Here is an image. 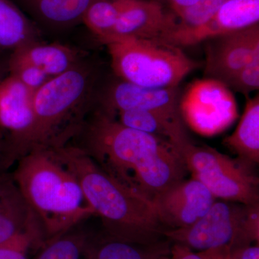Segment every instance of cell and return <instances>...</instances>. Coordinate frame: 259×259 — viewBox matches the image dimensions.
I'll list each match as a JSON object with an SVG mask.
<instances>
[{
    "label": "cell",
    "mask_w": 259,
    "mask_h": 259,
    "mask_svg": "<svg viewBox=\"0 0 259 259\" xmlns=\"http://www.w3.org/2000/svg\"><path fill=\"white\" fill-rule=\"evenodd\" d=\"M9 56L8 54H0V82L9 75Z\"/></svg>",
    "instance_id": "obj_31"
},
{
    "label": "cell",
    "mask_w": 259,
    "mask_h": 259,
    "mask_svg": "<svg viewBox=\"0 0 259 259\" xmlns=\"http://www.w3.org/2000/svg\"><path fill=\"white\" fill-rule=\"evenodd\" d=\"M47 241L45 231L38 218L25 230L0 243V259H30Z\"/></svg>",
    "instance_id": "obj_24"
},
{
    "label": "cell",
    "mask_w": 259,
    "mask_h": 259,
    "mask_svg": "<svg viewBox=\"0 0 259 259\" xmlns=\"http://www.w3.org/2000/svg\"><path fill=\"white\" fill-rule=\"evenodd\" d=\"M51 148L77 178L85 198L95 215L101 218L107 235L138 244H153L166 239V229L151 202L114 180L75 145L69 143Z\"/></svg>",
    "instance_id": "obj_2"
},
{
    "label": "cell",
    "mask_w": 259,
    "mask_h": 259,
    "mask_svg": "<svg viewBox=\"0 0 259 259\" xmlns=\"http://www.w3.org/2000/svg\"><path fill=\"white\" fill-rule=\"evenodd\" d=\"M228 0H198L195 4L177 15V27L174 31L188 30L203 25Z\"/></svg>",
    "instance_id": "obj_25"
},
{
    "label": "cell",
    "mask_w": 259,
    "mask_h": 259,
    "mask_svg": "<svg viewBox=\"0 0 259 259\" xmlns=\"http://www.w3.org/2000/svg\"><path fill=\"white\" fill-rule=\"evenodd\" d=\"M171 243L164 239L153 244L121 241L104 232L90 236L81 259H158L169 255Z\"/></svg>",
    "instance_id": "obj_16"
},
{
    "label": "cell",
    "mask_w": 259,
    "mask_h": 259,
    "mask_svg": "<svg viewBox=\"0 0 259 259\" xmlns=\"http://www.w3.org/2000/svg\"><path fill=\"white\" fill-rule=\"evenodd\" d=\"M113 116L126 127L168 140L175 144L181 152L185 146L192 142L185 123L175 122L156 112L130 110L117 112Z\"/></svg>",
    "instance_id": "obj_18"
},
{
    "label": "cell",
    "mask_w": 259,
    "mask_h": 259,
    "mask_svg": "<svg viewBox=\"0 0 259 259\" xmlns=\"http://www.w3.org/2000/svg\"><path fill=\"white\" fill-rule=\"evenodd\" d=\"M105 46L117 77L144 88H178L200 66L181 48L161 40L122 37Z\"/></svg>",
    "instance_id": "obj_5"
},
{
    "label": "cell",
    "mask_w": 259,
    "mask_h": 259,
    "mask_svg": "<svg viewBox=\"0 0 259 259\" xmlns=\"http://www.w3.org/2000/svg\"><path fill=\"white\" fill-rule=\"evenodd\" d=\"M163 236L171 243L194 251L259 244V204L215 200L206 214L193 224L166 230Z\"/></svg>",
    "instance_id": "obj_6"
},
{
    "label": "cell",
    "mask_w": 259,
    "mask_h": 259,
    "mask_svg": "<svg viewBox=\"0 0 259 259\" xmlns=\"http://www.w3.org/2000/svg\"><path fill=\"white\" fill-rule=\"evenodd\" d=\"M182 153L192 178L205 186L216 199L259 204V180L255 167L192 142L185 146Z\"/></svg>",
    "instance_id": "obj_7"
},
{
    "label": "cell",
    "mask_w": 259,
    "mask_h": 259,
    "mask_svg": "<svg viewBox=\"0 0 259 259\" xmlns=\"http://www.w3.org/2000/svg\"><path fill=\"white\" fill-rule=\"evenodd\" d=\"M127 0H95L83 15L82 22L105 44L112 37Z\"/></svg>",
    "instance_id": "obj_22"
},
{
    "label": "cell",
    "mask_w": 259,
    "mask_h": 259,
    "mask_svg": "<svg viewBox=\"0 0 259 259\" xmlns=\"http://www.w3.org/2000/svg\"><path fill=\"white\" fill-rule=\"evenodd\" d=\"M79 51L61 44L36 41L10 54L9 61L31 64L51 78L59 76L83 60Z\"/></svg>",
    "instance_id": "obj_15"
},
{
    "label": "cell",
    "mask_w": 259,
    "mask_h": 259,
    "mask_svg": "<svg viewBox=\"0 0 259 259\" xmlns=\"http://www.w3.org/2000/svg\"><path fill=\"white\" fill-rule=\"evenodd\" d=\"M179 110L185 124L205 136L221 134L238 116L231 90L221 81L208 78L191 83L179 100Z\"/></svg>",
    "instance_id": "obj_8"
},
{
    "label": "cell",
    "mask_w": 259,
    "mask_h": 259,
    "mask_svg": "<svg viewBox=\"0 0 259 259\" xmlns=\"http://www.w3.org/2000/svg\"><path fill=\"white\" fill-rule=\"evenodd\" d=\"M225 84L231 91L249 97L250 93L259 88V56H255L249 64L238 71Z\"/></svg>",
    "instance_id": "obj_26"
},
{
    "label": "cell",
    "mask_w": 259,
    "mask_h": 259,
    "mask_svg": "<svg viewBox=\"0 0 259 259\" xmlns=\"http://www.w3.org/2000/svg\"><path fill=\"white\" fill-rule=\"evenodd\" d=\"M223 144L241 161L255 167L259 163V97H247L244 111L234 132Z\"/></svg>",
    "instance_id": "obj_19"
},
{
    "label": "cell",
    "mask_w": 259,
    "mask_h": 259,
    "mask_svg": "<svg viewBox=\"0 0 259 259\" xmlns=\"http://www.w3.org/2000/svg\"><path fill=\"white\" fill-rule=\"evenodd\" d=\"M40 32L10 0H0V54L40 41Z\"/></svg>",
    "instance_id": "obj_20"
},
{
    "label": "cell",
    "mask_w": 259,
    "mask_h": 259,
    "mask_svg": "<svg viewBox=\"0 0 259 259\" xmlns=\"http://www.w3.org/2000/svg\"><path fill=\"white\" fill-rule=\"evenodd\" d=\"M36 219L13 175L0 172V243L25 231Z\"/></svg>",
    "instance_id": "obj_17"
},
{
    "label": "cell",
    "mask_w": 259,
    "mask_h": 259,
    "mask_svg": "<svg viewBox=\"0 0 259 259\" xmlns=\"http://www.w3.org/2000/svg\"><path fill=\"white\" fill-rule=\"evenodd\" d=\"M76 140L70 143L120 185L151 203L189 173L175 144L126 127L100 109L87 117L72 141Z\"/></svg>",
    "instance_id": "obj_1"
},
{
    "label": "cell",
    "mask_w": 259,
    "mask_h": 259,
    "mask_svg": "<svg viewBox=\"0 0 259 259\" xmlns=\"http://www.w3.org/2000/svg\"><path fill=\"white\" fill-rule=\"evenodd\" d=\"M258 23L259 0H228L203 25L172 32L161 41L180 48L190 47Z\"/></svg>",
    "instance_id": "obj_13"
},
{
    "label": "cell",
    "mask_w": 259,
    "mask_h": 259,
    "mask_svg": "<svg viewBox=\"0 0 259 259\" xmlns=\"http://www.w3.org/2000/svg\"><path fill=\"white\" fill-rule=\"evenodd\" d=\"M204 42V78L226 83L259 56V23Z\"/></svg>",
    "instance_id": "obj_11"
},
{
    "label": "cell",
    "mask_w": 259,
    "mask_h": 259,
    "mask_svg": "<svg viewBox=\"0 0 259 259\" xmlns=\"http://www.w3.org/2000/svg\"><path fill=\"white\" fill-rule=\"evenodd\" d=\"M97 81L96 68L83 59L72 69L51 78L33 94L32 149L59 147L74 139L96 101Z\"/></svg>",
    "instance_id": "obj_4"
},
{
    "label": "cell",
    "mask_w": 259,
    "mask_h": 259,
    "mask_svg": "<svg viewBox=\"0 0 259 259\" xmlns=\"http://www.w3.org/2000/svg\"><path fill=\"white\" fill-rule=\"evenodd\" d=\"M90 236L88 232L75 227L48 240L32 259H81Z\"/></svg>",
    "instance_id": "obj_23"
},
{
    "label": "cell",
    "mask_w": 259,
    "mask_h": 259,
    "mask_svg": "<svg viewBox=\"0 0 259 259\" xmlns=\"http://www.w3.org/2000/svg\"><path fill=\"white\" fill-rule=\"evenodd\" d=\"M32 97L33 93L11 75L0 82V134L5 143L7 170L33 148Z\"/></svg>",
    "instance_id": "obj_9"
},
{
    "label": "cell",
    "mask_w": 259,
    "mask_h": 259,
    "mask_svg": "<svg viewBox=\"0 0 259 259\" xmlns=\"http://www.w3.org/2000/svg\"><path fill=\"white\" fill-rule=\"evenodd\" d=\"M95 0H23L32 15L52 28L71 27L82 22L83 15Z\"/></svg>",
    "instance_id": "obj_21"
},
{
    "label": "cell",
    "mask_w": 259,
    "mask_h": 259,
    "mask_svg": "<svg viewBox=\"0 0 259 259\" xmlns=\"http://www.w3.org/2000/svg\"><path fill=\"white\" fill-rule=\"evenodd\" d=\"M170 257L171 259H231V248L225 246L194 251L184 245L171 243Z\"/></svg>",
    "instance_id": "obj_28"
},
{
    "label": "cell",
    "mask_w": 259,
    "mask_h": 259,
    "mask_svg": "<svg viewBox=\"0 0 259 259\" xmlns=\"http://www.w3.org/2000/svg\"><path fill=\"white\" fill-rule=\"evenodd\" d=\"M156 1L159 2V3H162V4H164L165 0H156Z\"/></svg>",
    "instance_id": "obj_34"
},
{
    "label": "cell",
    "mask_w": 259,
    "mask_h": 259,
    "mask_svg": "<svg viewBox=\"0 0 259 259\" xmlns=\"http://www.w3.org/2000/svg\"><path fill=\"white\" fill-rule=\"evenodd\" d=\"M96 100L100 104L98 109L110 115L124 110H148L185 123L179 110L177 88H144L119 79L97 93Z\"/></svg>",
    "instance_id": "obj_10"
},
{
    "label": "cell",
    "mask_w": 259,
    "mask_h": 259,
    "mask_svg": "<svg viewBox=\"0 0 259 259\" xmlns=\"http://www.w3.org/2000/svg\"><path fill=\"white\" fill-rule=\"evenodd\" d=\"M9 74L14 76L33 94L51 79L42 70L31 64L10 61Z\"/></svg>",
    "instance_id": "obj_27"
},
{
    "label": "cell",
    "mask_w": 259,
    "mask_h": 259,
    "mask_svg": "<svg viewBox=\"0 0 259 259\" xmlns=\"http://www.w3.org/2000/svg\"><path fill=\"white\" fill-rule=\"evenodd\" d=\"M12 175L47 241L95 215L77 178L51 148H33L18 160Z\"/></svg>",
    "instance_id": "obj_3"
},
{
    "label": "cell",
    "mask_w": 259,
    "mask_h": 259,
    "mask_svg": "<svg viewBox=\"0 0 259 259\" xmlns=\"http://www.w3.org/2000/svg\"><path fill=\"white\" fill-rule=\"evenodd\" d=\"M198 0H165V6H167L175 15H178L182 10L195 4Z\"/></svg>",
    "instance_id": "obj_30"
},
{
    "label": "cell",
    "mask_w": 259,
    "mask_h": 259,
    "mask_svg": "<svg viewBox=\"0 0 259 259\" xmlns=\"http://www.w3.org/2000/svg\"><path fill=\"white\" fill-rule=\"evenodd\" d=\"M158 259H171V257H170V254L166 255H163V256H161V258H159Z\"/></svg>",
    "instance_id": "obj_33"
},
{
    "label": "cell",
    "mask_w": 259,
    "mask_h": 259,
    "mask_svg": "<svg viewBox=\"0 0 259 259\" xmlns=\"http://www.w3.org/2000/svg\"><path fill=\"white\" fill-rule=\"evenodd\" d=\"M231 259H259V244L231 249Z\"/></svg>",
    "instance_id": "obj_29"
},
{
    "label": "cell",
    "mask_w": 259,
    "mask_h": 259,
    "mask_svg": "<svg viewBox=\"0 0 259 259\" xmlns=\"http://www.w3.org/2000/svg\"><path fill=\"white\" fill-rule=\"evenodd\" d=\"M216 200L207 187L194 178L184 180L163 191L152 204L166 230L186 228L200 219Z\"/></svg>",
    "instance_id": "obj_12"
},
{
    "label": "cell",
    "mask_w": 259,
    "mask_h": 259,
    "mask_svg": "<svg viewBox=\"0 0 259 259\" xmlns=\"http://www.w3.org/2000/svg\"><path fill=\"white\" fill-rule=\"evenodd\" d=\"M6 168V151L3 136L0 134V172L7 171Z\"/></svg>",
    "instance_id": "obj_32"
},
{
    "label": "cell",
    "mask_w": 259,
    "mask_h": 259,
    "mask_svg": "<svg viewBox=\"0 0 259 259\" xmlns=\"http://www.w3.org/2000/svg\"><path fill=\"white\" fill-rule=\"evenodd\" d=\"M177 15L156 0H127L107 42L134 37L162 40L176 28Z\"/></svg>",
    "instance_id": "obj_14"
}]
</instances>
